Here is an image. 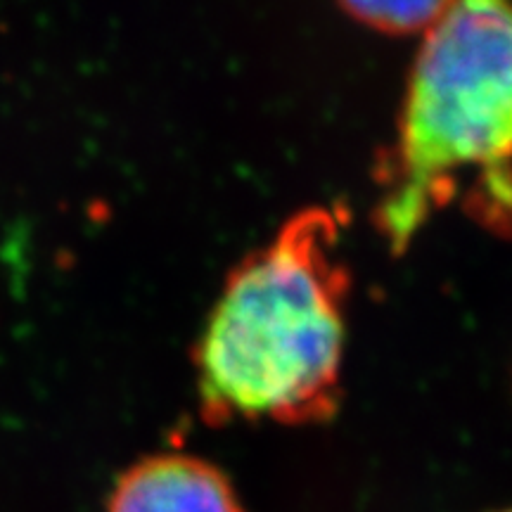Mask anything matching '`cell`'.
<instances>
[{
  "instance_id": "1",
  "label": "cell",
  "mask_w": 512,
  "mask_h": 512,
  "mask_svg": "<svg viewBox=\"0 0 512 512\" xmlns=\"http://www.w3.org/2000/svg\"><path fill=\"white\" fill-rule=\"evenodd\" d=\"M335 211H299L230 273L197 344L204 420L306 425L335 413L347 268Z\"/></svg>"
},
{
  "instance_id": "2",
  "label": "cell",
  "mask_w": 512,
  "mask_h": 512,
  "mask_svg": "<svg viewBox=\"0 0 512 512\" xmlns=\"http://www.w3.org/2000/svg\"><path fill=\"white\" fill-rule=\"evenodd\" d=\"M465 176L477 219L512 235V5L501 0L451 3L422 41L380 174L377 226L396 254Z\"/></svg>"
},
{
  "instance_id": "3",
  "label": "cell",
  "mask_w": 512,
  "mask_h": 512,
  "mask_svg": "<svg viewBox=\"0 0 512 512\" xmlns=\"http://www.w3.org/2000/svg\"><path fill=\"white\" fill-rule=\"evenodd\" d=\"M107 512H242V508L219 467L183 453H159L138 460L119 477Z\"/></svg>"
},
{
  "instance_id": "4",
  "label": "cell",
  "mask_w": 512,
  "mask_h": 512,
  "mask_svg": "<svg viewBox=\"0 0 512 512\" xmlns=\"http://www.w3.org/2000/svg\"><path fill=\"white\" fill-rule=\"evenodd\" d=\"M451 3H344V12L356 17L368 27L380 29L384 34H413V31H430Z\"/></svg>"
},
{
  "instance_id": "5",
  "label": "cell",
  "mask_w": 512,
  "mask_h": 512,
  "mask_svg": "<svg viewBox=\"0 0 512 512\" xmlns=\"http://www.w3.org/2000/svg\"><path fill=\"white\" fill-rule=\"evenodd\" d=\"M505 512H512V510H505Z\"/></svg>"
}]
</instances>
